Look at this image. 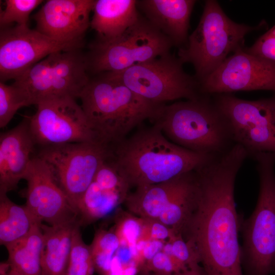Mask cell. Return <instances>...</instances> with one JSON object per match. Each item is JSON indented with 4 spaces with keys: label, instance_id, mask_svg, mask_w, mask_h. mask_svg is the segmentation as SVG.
Here are the masks:
<instances>
[{
    "label": "cell",
    "instance_id": "cell-1",
    "mask_svg": "<svg viewBox=\"0 0 275 275\" xmlns=\"http://www.w3.org/2000/svg\"><path fill=\"white\" fill-rule=\"evenodd\" d=\"M248 155L244 147L235 144L196 170L197 203L181 235L197 253L207 275H244L234 186Z\"/></svg>",
    "mask_w": 275,
    "mask_h": 275
},
{
    "label": "cell",
    "instance_id": "cell-2",
    "mask_svg": "<svg viewBox=\"0 0 275 275\" xmlns=\"http://www.w3.org/2000/svg\"><path fill=\"white\" fill-rule=\"evenodd\" d=\"M217 156L174 144L156 124L111 147V157L130 188L167 181L197 170Z\"/></svg>",
    "mask_w": 275,
    "mask_h": 275
},
{
    "label": "cell",
    "instance_id": "cell-3",
    "mask_svg": "<svg viewBox=\"0 0 275 275\" xmlns=\"http://www.w3.org/2000/svg\"><path fill=\"white\" fill-rule=\"evenodd\" d=\"M78 98L98 142L111 147L146 120L154 121L161 107L104 74L90 78Z\"/></svg>",
    "mask_w": 275,
    "mask_h": 275
},
{
    "label": "cell",
    "instance_id": "cell-4",
    "mask_svg": "<svg viewBox=\"0 0 275 275\" xmlns=\"http://www.w3.org/2000/svg\"><path fill=\"white\" fill-rule=\"evenodd\" d=\"M153 121L172 142L196 152L219 155L233 145L223 115L203 95L163 105Z\"/></svg>",
    "mask_w": 275,
    "mask_h": 275
},
{
    "label": "cell",
    "instance_id": "cell-5",
    "mask_svg": "<svg viewBox=\"0 0 275 275\" xmlns=\"http://www.w3.org/2000/svg\"><path fill=\"white\" fill-rule=\"evenodd\" d=\"M257 161L259 193L255 210L241 221V262L244 275L275 273V153L261 152Z\"/></svg>",
    "mask_w": 275,
    "mask_h": 275
},
{
    "label": "cell",
    "instance_id": "cell-6",
    "mask_svg": "<svg viewBox=\"0 0 275 275\" xmlns=\"http://www.w3.org/2000/svg\"><path fill=\"white\" fill-rule=\"evenodd\" d=\"M262 26L236 23L224 13L218 2H205L199 22L189 35L186 45L178 49V58L183 63L193 65L199 82L214 71L238 47L244 37Z\"/></svg>",
    "mask_w": 275,
    "mask_h": 275
},
{
    "label": "cell",
    "instance_id": "cell-7",
    "mask_svg": "<svg viewBox=\"0 0 275 275\" xmlns=\"http://www.w3.org/2000/svg\"><path fill=\"white\" fill-rule=\"evenodd\" d=\"M178 57L169 52L121 71L102 74L121 82L148 101L165 104L170 101L194 100L202 96L199 82L186 73Z\"/></svg>",
    "mask_w": 275,
    "mask_h": 275
},
{
    "label": "cell",
    "instance_id": "cell-8",
    "mask_svg": "<svg viewBox=\"0 0 275 275\" xmlns=\"http://www.w3.org/2000/svg\"><path fill=\"white\" fill-rule=\"evenodd\" d=\"M172 46L164 35L141 15L117 39L91 44L86 56L88 70L95 75L121 71L168 53Z\"/></svg>",
    "mask_w": 275,
    "mask_h": 275
},
{
    "label": "cell",
    "instance_id": "cell-9",
    "mask_svg": "<svg viewBox=\"0 0 275 275\" xmlns=\"http://www.w3.org/2000/svg\"><path fill=\"white\" fill-rule=\"evenodd\" d=\"M88 72L79 49L59 51L35 64L13 84L24 91L32 105L54 97L76 99L90 78Z\"/></svg>",
    "mask_w": 275,
    "mask_h": 275
},
{
    "label": "cell",
    "instance_id": "cell-10",
    "mask_svg": "<svg viewBox=\"0 0 275 275\" xmlns=\"http://www.w3.org/2000/svg\"><path fill=\"white\" fill-rule=\"evenodd\" d=\"M38 149L35 155L48 167L77 211V206L97 171L109 155L110 147L91 142L53 145Z\"/></svg>",
    "mask_w": 275,
    "mask_h": 275
},
{
    "label": "cell",
    "instance_id": "cell-11",
    "mask_svg": "<svg viewBox=\"0 0 275 275\" xmlns=\"http://www.w3.org/2000/svg\"><path fill=\"white\" fill-rule=\"evenodd\" d=\"M216 95L214 102L235 144L243 147L249 155L275 153V97L248 100L229 94Z\"/></svg>",
    "mask_w": 275,
    "mask_h": 275
},
{
    "label": "cell",
    "instance_id": "cell-12",
    "mask_svg": "<svg viewBox=\"0 0 275 275\" xmlns=\"http://www.w3.org/2000/svg\"><path fill=\"white\" fill-rule=\"evenodd\" d=\"M76 99L69 96L54 97L36 105V113L29 117L36 149L69 143L98 142Z\"/></svg>",
    "mask_w": 275,
    "mask_h": 275
},
{
    "label": "cell",
    "instance_id": "cell-13",
    "mask_svg": "<svg viewBox=\"0 0 275 275\" xmlns=\"http://www.w3.org/2000/svg\"><path fill=\"white\" fill-rule=\"evenodd\" d=\"M199 84L202 95L253 90L275 92V62L251 54L240 46Z\"/></svg>",
    "mask_w": 275,
    "mask_h": 275
},
{
    "label": "cell",
    "instance_id": "cell-14",
    "mask_svg": "<svg viewBox=\"0 0 275 275\" xmlns=\"http://www.w3.org/2000/svg\"><path fill=\"white\" fill-rule=\"evenodd\" d=\"M79 49L45 36L28 26H8L0 32V79L20 77L31 67L57 51Z\"/></svg>",
    "mask_w": 275,
    "mask_h": 275
},
{
    "label": "cell",
    "instance_id": "cell-15",
    "mask_svg": "<svg viewBox=\"0 0 275 275\" xmlns=\"http://www.w3.org/2000/svg\"><path fill=\"white\" fill-rule=\"evenodd\" d=\"M24 179L25 205L39 222L57 226L78 220L77 211L48 167L36 155Z\"/></svg>",
    "mask_w": 275,
    "mask_h": 275
},
{
    "label": "cell",
    "instance_id": "cell-16",
    "mask_svg": "<svg viewBox=\"0 0 275 275\" xmlns=\"http://www.w3.org/2000/svg\"><path fill=\"white\" fill-rule=\"evenodd\" d=\"M95 0H49L34 15L36 30L57 42L80 48L90 26Z\"/></svg>",
    "mask_w": 275,
    "mask_h": 275
},
{
    "label": "cell",
    "instance_id": "cell-17",
    "mask_svg": "<svg viewBox=\"0 0 275 275\" xmlns=\"http://www.w3.org/2000/svg\"><path fill=\"white\" fill-rule=\"evenodd\" d=\"M130 188L112 158L108 156L77 206L80 225L91 224L116 210L124 203Z\"/></svg>",
    "mask_w": 275,
    "mask_h": 275
},
{
    "label": "cell",
    "instance_id": "cell-18",
    "mask_svg": "<svg viewBox=\"0 0 275 275\" xmlns=\"http://www.w3.org/2000/svg\"><path fill=\"white\" fill-rule=\"evenodd\" d=\"M197 186L195 170L166 182L136 187L129 193L124 204L132 214L156 221L164 212Z\"/></svg>",
    "mask_w": 275,
    "mask_h": 275
},
{
    "label": "cell",
    "instance_id": "cell-19",
    "mask_svg": "<svg viewBox=\"0 0 275 275\" xmlns=\"http://www.w3.org/2000/svg\"><path fill=\"white\" fill-rule=\"evenodd\" d=\"M36 149L28 116L1 133L0 193L15 190L20 181L24 179Z\"/></svg>",
    "mask_w": 275,
    "mask_h": 275
},
{
    "label": "cell",
    "instance_id": "cell-20",
    "mask_svg": "<svg viewBox=\"0 0 275 275\" xmlns=\"http://www.w3.org/2000/svg\"><path fill=\"white\" fill-rule=\"evenodd\" d=\"M194 0H139L136 5L144 17L164 35L173 46L184 47L188 41Z\"/></svg>",
    "mask_w": 275,
    "mask_h": 275
},
{
    "label": "cell",
    "instance_id": "cell-21",
    "mask_svg": "<svg viewBox=\"0 0 275 275\" xmlns=\"http://www.w3.org/2000/svg\"><path fill=\"white\" fill-rule=\"evenodd\" d=\"M136 0H95L90 26L99 42L121 36L139 19Z\"/></svg>",
    "mask_w": 275,
    "mask_h": 275
},
{
    "label": "cell",
    "instance_id": "cell-22",
    "mask_svg": "<svg viewBox=\"0 0 275 275\" xmlns=\"http://www.w3.org/2000/svg\"><path fill=\"white\" fill-rule=\"evenodd\" d=\"M78 222L57 226L41 224L43 235L41 275H66L73 229Z\"/></svg>",
    "mask_w": 275,
    "mask_h": 275
},
{
    "label": "cell",
    "instance_id": "cell-23",
    "mask_svg": "<svg viewBox=\"0 0 275 275\" xmlns=\"http://www.w3.org/2000/svg\"><path fill=\"white\" fill-rule=\"evenodd\" d=\"M36 224L24 237L5 246L10 268L22 275H41L43 235Z\"/></svg>",
    "mask_w": 275,
    "mask_h": 275
},
{
    "label": "cell",
    "instance_id": "cell-24",
    "mask_svg": "<svg viewBox=\"0 0 275 275\" xmlns=\"http://www.w3.org/2000/svg\"><path fill=\"white\" fill-rule=\"evenodd\" d=\"M39 222L25 205L0 193V243L5 246L26 236Z\"/></svg>",
    "mask_w": 275,
    "mask_h": 275
},
{
    "label": "cell",
    "instance_id": "cell-25",
    "mask_svg": "<svg viewBox=\"0 0 275 275\" xmlns=\"http://www.w3.org/2000/svg\"><path fill=\"white\" fill-rule=\"evenodd\" d=\"M120 245L113 229H101L95 233L90 246L95 270L99 275H109L113 259Z\"/></svg>",
    "mask_w": 275,
    "mask_h": 275
},
{
    "label": "cell",
    "instance_id": "cell-26",
    "mask_svg": "<svg viewBox=\"0 0 275 275\" xmlns=\"http://www.w3.org/2000/svg\"><path fill=\"white\" fill-rule=\"evenodd\" d=\"M80 226L78 222L73 229L66 275H93L95 270L90 246L82 239Z\"/></svg>",
    "mask_w": 275,
    "mask_h": 275
},
{
    "label": "cell",
    "instance_id": "cell-27",
    "mask_svg": "<svg viewBox=\"0 0 275 275\" xmlns=\"http://www.w3.org/2000/svg\"><path fill=\"white\" fill-rule=\"evenodd\" d=\"M31 101L20 87L14 84L8 85L0 82V127H5L17 111L31 105Z\"/></svg>",
    "mask_w": 275,
    "mask_h": 275
},
{
    "label": "cell",
    "instance_id": "cell-28",
    "mask_svg": "<svg viewBox=\"0 0 275 275\" xmlns=\"http://www.w3.org/2000/svg\"><path fill=\"white\" fill-rule=\"evenodd\" d=\"M43 3L42 0H6L5 7L0 13L1 29L13 23L19 26H28L31 12Z\"/></svg>",
    "mask_w": 275,
    "mask_h": 275
},
{
    "label": "cell",
    "instance_id": "cell-29",
    "mask_svg": "<svg viewBox=\"0 0 275 275\" xmlns=\"http://www.w3.org/2000/svg\"><path fill=\"white\" fill-rule=\"evenodd\" d=\"M143 225V219L128 212L117 214L113 229L121 244L135 246L141 239Z\"/></svg>",
    "mask_w": 275,
    "mask_h": 275
},
{
    "label": "cell",
    "instance_id": "cell-30",
    "mask_svg": "<svg viewBox=\"0 0 275 275\" xmlns=\"http://www.w3.org/2000/svg\"><path fill=\"white\" fill-rule=\"evenodd\" d=\"M162 250L172 255L186 268L201 265L195 250L180 234L175 235L166 242Z\"/></svg>",
    "mask_w": 275,
    "mask_h": 275
},
{
    "label": "cell",
    "instance_id": "cell-31",
    "mask_svg": "<svg viewBox=\"0 0 275 275\" xmlns=\"http://www.w3.org/2000/svg\"><path fill=\"white\" fill-rule=\"evenodd\" d=\"M185 269L172 255L162 250L147 261L141 270L151 271L157 275H174Z\"/></svg>",
    "mask_w": 275,
    "mask_h": 275
},
{
    "label": "cell",
    "instance_id": "cell-32",
    "mask_svg": "<svg viewBox=\"0 0 275 275\" xmlns=\"http://www.w3.org/2000/svg\"><path fill=\"white\" fill-rule=\"evenodd\" d=\"M245 50L251 54L275 62V24Z\"/></svg>",
    "mask_w": 275,
    "mask_h": 275
},
{
    "label": "cell",
    "instance_id": "cell-33",
    "mask_svg": "<svg viewBox=\"0 0 275 275\" xmlns=\"http://www.w3.org/2000/svg\"><path fill=\"white\" fill-rule=\"evenodd\" d=\"M174 275H207L201 265L187 268Z\"/></svg>",
    "mask_w": 275,
    "mask_h": 275
},
{
    "label": "cell",
    "instance_id": "cell-34",
    "mask_svg": "<svg viewBox=\"0 0 275 275\" xmlns=\"http://www.w3.org/2000/svg\"><path fill=\"white\" fill-rule=\"evenodd\" d=\"M2 275H22L16 271L10 268L4 274Z\"/></svg>",
    "mask_w": 275,
    "mask_h": 275
},
{
    "label": "cell",
    "instance_id": "cell-35",
    "mask_svg": "<svg viewBox=\"0 0 275 275\" xmlns=\"http://www.w3.org/2000/svg\"><path fill=\"white\" fill-rule=\"evenodd\" d=\"M136 275H157L156 274L147 270H140Z\"/></svg>",
    "mask_w": 275,
    "mask_h": 275
}]
</instances>
